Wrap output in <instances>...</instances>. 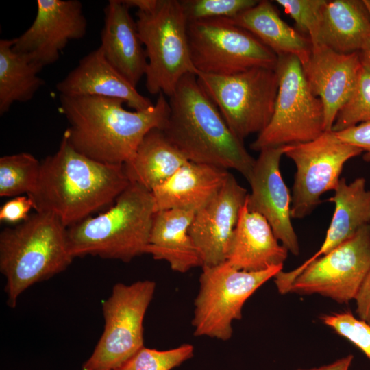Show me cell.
Here are the masks:
<instances>
[{
    "label": "cell",
    "instance_id": "6da1fadb",
    "mask_svg": "<svg viewBox=\"0 0 370 370\" xmlns=\"http://www.w3.org/2000/svg\"><path fill=\"white\" fill-rule=\"evenodd\" d=\"M60 112L69 127L63 136L77 151L95 160L123 165L130 161L145 135L162 129L169 104L162 93L144 111H129L123 101L99 96L60 95Z\"/></svg>",
    "mask_w": 370,
    "mask_h": 370
},
{
    "label": "cell",
    "instance_id": "7a4b0ae2",
    "mask_svg": "<svg viewBox=\"0 0 370 370\" xmlns=\"http://www.w3.org/2000/svg\"><path fill=\"white\" fill-rule=\"evenodd\" d=\"M130 184L124 165L90 158L62 136L58 151L41 162L27 195L36 212L53 214L68 228L114 203Z\"/></svg>",
    "mask_w": 370,
    "mask_h": 370
},
{
    "label": "cell",
    "instance_id": "3957f363",
    "mask_svg": "<svg viewBox=\"0 0 370 370\" xmlns=\"http://www.w3.org/2000/svg\"><path fill=\"white\" fill-rule=\"evenodd\" d=\"M169 104L162 130L188 161L234 169L248 179L256 160L230 130L196 75L181 79Z\"/></svg>",
    "mask_w": 370,
    "mask_h": 370
},
{
    "label": "cell",
    "instance_id": "277c9868",
    "mask_svg": "<svg viewBox=\"0 0 370 370\" xmlns=\"http://www.w3.org/2000/svg\"><path fill=\"white\" fill-rule=\"evenodd\" d=\"M73 257L67 227L53 214L37 212L0 234V271L5 278L7 304L15 308L33 284L64 271Z\"/></svg>",
    "mask_w": 370,
    "mask_h": 370
},
{
    "label": "cell",
    "instance_id": "5b68a950",
    "mask_svg": "<svg viewBox=\"0 0 370 370\" xmlns=\"http://www.w3.org/2000/svg\"><path fill=\"white\" fill-rule=\"evenodd\" d=\"M155 212L152 193L130 182L106 212L67 228L71 254L129 262L145 254Z\"/></svg>",
    "mask_w": 370,
    "mask_h": 370
},
{
    "label": "cell",
    "instance_id": "8992f818",
    "mask_svg": "<svg viewBox=\"0 0 370 370\" xmlns=\"http://www.w3.org/2000/svg\"><path fill=\"white\" fill-rule=\"evenodd\" d=\"M136 15L147 59L146 88L151 94L169 97L184 76L197 73L190 56L188 22L180 1L158 0L153 9L138 10Z\"/></svg>",
    "mask_w": 370,
    "mask_h": 370
},
{
    "label": "cell",
    "instance_id": "52a82bcc",
    "mask_svg": "<svg viewBox=\"0 0 370 370\" xmlns=\"http://www.w3.org/2000/svg\"><path fill=\"white\" fill-rule=\"evenodd\" d=\"M275 71L279 86L271 119L250 145L257 151L306 143L325 131L323 104L310 90L299 58L278 56Z\"/></svg>",
    "mask_w": 370,
    "mask_h": 370
},
{
    "label": "cell",
    "instance_id": "ba28073f",
    "mask_svg": "<svg viewBox=\"0 0 370 370\" xmlns=\"http://www.w3.org/2000/svg\"><path fill=\"white\" fill-rule=\"evenodd\" d=\"M201 269L192 319L194 335L227 341L233 333L232 322L241 319L246 301L282 271L283 265L260 271H246L225 261Z\"/></svg>",
    "mask_w": 370,
    "mask_h": 370
},
{
    "label": "cell",
    "instance_id": "9c48e42d",
    "mask_svg": "<svg viewBox=\"0 0 370 370\" xmlns=\"http://www.w3.org/2000/svg\"><path fill=\"white\" fill-rule=\"evenodd\" d=\"M196 76L240 139L260 133L270 122L279 86L275 69L254 67L230 75L198 73Z\"/></svg>",
    "mask_w": 370,
    "mask_h": 370
},
{
    "label": "cell",
    "instance_id": "30bf717a",
    "mask_svg": "<svg viewBox=\"0 0 370 370\" xmlns=\"http://www.w3.org/2000/svg\"><path fill=\"white\" fill-rule=\"evenodd\" d=\"M187 34L196 74L230 75L254 67L275 69L278 56L229 18L188 22Z\"/></svg>",
    "mask_w": 370,
    "mask_h": 370
},
{
    "label": "cell",
    "instance_id": "8fae6325",
    "mask_svg": "<svg viewBox=\"0 0 370 370\" xmlns=\"http://www.w3.org/2000/svg\"><path fill=\"white\" fill-rule=\"evenodd\" d=\"M156 284H116L102 306L103 332L82 370H114L144 346L143 321Z\"/></svg>",
    "mask_w": 370,
    "mask_h": 370
},
{
    "label": "cell",
    "instance_id": "7c38bea8",
    "mask_svg": "<svg viewBox=\"0 0 370 370\" xmlns=\"http://www.w3.org/2000/svg\"><path fill=\"white\" fill-rule=\"evenodd\" d=\"M362 153L360 148L342 141L332 130L315 139L290 145L284 155L296 166L291 214L302 219L321 202V196L334 190L344 164Z\"/></svg>",
    "mask_w": 370,
    "mask_h": 370
},
{
    "label": "cell",
    "instance_id": "4fadbf2b",
    "mask_svg": "<svg viewBox=\"0 0 370 370\" xmlns=\"http://www.w3.org/2000/svg\"><path fill=\"white\" fill-rule=\"evenodd\" d=\"M370 268V224L314 260L295 279L288 293L319 294L338 303L354 299Z\"/></svg>",
    "mask_w": 370,
    "mask_h": 370
},
{
    "label": "cell",
    "instance_id": "5bb4252c",
    "mask_svg": "<svg viewBox=\"0 0 370 370\" xmlns=\"http://www.w3.org/2000/svg\"><path fill=\"white\" fill-rule=\"evenodd\" d=\"M31 26L14 38V51L42 67L55 63L71 40L83 38L87 22L77 0H38Z\"/></svg>",
    "mask_w": 370,
    "mask_h": 370
},
{
    "label": "cell",
    "instance_id": "9a60e30c",
    "mask_svg": "<svg viewBox=\"0 0 370 370\" xmlns=\"http://www.w3.org/2000/svg\"><path fill=\"white\" fill-rule=\"evenodd\" d=\"M288 145L260 151L247 180L251 187L247 209L263 216L282 245L293 255L299 254L297 236L291 223V195L280 171V160Z\"/></svg>",
    "mask_w": 370,
    "mask_h": 370
},
{
    "label": "cell",
    "instance_id": "2e32d148",
    "mask_svg": "<svg viewBox=\"0 0 370 370\" xmlns=\"http://www.w3.org/2000/svg\"><path fill=\"white\" fill-rule=\"evenodd\" d=\"M247 195V190L230 173L217 195L195 214L189 234L200 256L201 267L227 260Z\"/></svg>",
    "mask_w": 370,
    "mask_h": 370
},
{
    "label": "cell",
    "instance_id": "e0dca14e",
    "mask_svg": "<svg viewBox=\"0 0 370 370\" xmlns=\"http://www.w3.org/2000/svg\"><path fill=\"white\" fill-rule=\"evenodd\" d=\"M301 65L310 90L323 104L325 130H332L338 111L356 86L362 67L359 53H341L324 46H312L308 59Z\"/></svg>",
    "mask_w": 370,
    "mask_h": 370
},
{
    "label": "cell",
    "instance_id": "ac0fdd59",
    "mask_svg": "<svg viewBox=\"0 0 370 370\" xmlns=\"http://www.w3.org/2000/svg\"><path fill=\"white\" fill-rule=\"evenodd\" d=\"M329 199L334 204V212L321 247L310 258L296 269L275 276V283L281 294L288 293L295 279L311 262L328 253L350 237L363 226L370 224V190L366 188L364 177L347 183L341 178Z\"/></svg>",
    "mask_w": 370,
    "mask_h": 370
},
{
    "label": "cell",
    "instance_id": "d6986e66",
    "mask_svg": "<svg viewBox=\"0 0 370 370\" xmlns=\"http://www.w3.org/2000/svg\"><path fill=\"white\" fill-rule=\"evenodd\" d=\"M56 88L64 96L119 99L136 111L146 110L154 104L108 62L99 47L83 57Z\"/></svg>",
    "mask_w": 370,
    "mask_h": 370
},
{
    "label": "cell",
    "instance_id": "ffe728a7",
    "mask_svg": "<svg viewBox=\"0 0 370 370\" xmlns=\"http://www.w3.org/2000/svg\"><path fill=\"white\" fill-rule=\"evenodd\" d=\"M121 0H110L104 9L101 45L106 59L131 84L145 75L147 59L136 21Z\"/></svg>",
    "mask_w": 370,
    "mask_h": 370
},
{
    "label": "cell",
    "instance_id": "44dd1931",
    "mask_svg": "<svg viewBox=\"0 0 370 370\" xmlns=\"http://www.w3.org/2000/svg\"><path fill=\"white\" fill-rule=\"evenodd\" d=\"M229 174L223 168L188 161L151 191L156 212L180 209L197 212L217 195Z\"/></svg>",
    "mask_w": 370,
    "mask_h": 370
},
{
    "label": "cell",
    "instance_id": "7402d4cb",
    "mask_svg": "<svg viewBox=\"0 0 370 370\" xmlns=\"http://www.w3.org/2000/svg\"><path fill=\"white\" fill-rule=\"evenodd\" d=\"M288 250L273 234L271 225L261 214L242 208L236 226L227 262L246 271H260L283 265Z\"/></svg>",
    "mask_w": 370,
    "mask_h": 370
},
{
    "label": "cell",
    "instance_id": "603a6c76",
    "mask_svg": "<svg viewBox=\"0 0 370 370\" xmlns=\"http://www.w3.org/2000/svg\"><path fill=\"white\" fill-rule=\"evenodd\" d=\"M195 214L180 209L156 212L145 254L165 260L173 271L182 273L201 267L200 256L189 234Z\"/></svg>",
    "mask_w": 370,
    "mask_h": 370
},
{
    "label": "cell",
    "instance_id": "cb8c5ba5",
    "mask_svg": "<svg viewBox=\"0 0 370 370\" xmlns=\"http://www.w3.org/2000/svg\"><path fill=\"white\" fill-rule=\"evenodd\" d=\"M370 36V14L364 1H325L312 46L341 53L359 52Z\"/></svg>",
    "mask_w": 370,
    "mask_h": 370
},
{
    "label": "cell",
    "instance_id": "d4e9b609",
    "mask_svg": "<svg viewBox=\"0 0 370 370\" xmlns=\"http://www.w3.org/2000/svg\"><path fill=\"white\" fill-rule=\"evenodd\" d=\"M229 19L253 34L278 56L293 55L303 64L311 53L310 38L284 21L269 1H258L254 6Z\"/></svg>",
    "mask_w": 370,
    "mask_h": 370
},
{
    "label": "cell",
    "instance_id": "484cf974",
    "mask_svg": "<svg viewBox=\"0 0 370 370\" xmlns=\"http://www.w3.org/2000/svg\"><path fill=\"white\" fill-rule=\"evenodd\" d=\"M188 162L161 129L153 128L145 135L133 158L123 165L130 182L151 192Z\"/></svg>",
    "mask_w": 370,
    "mask_h": 370
},
{
    "label": "cell",
    "instance_id": "4316f807",
    "mask_svg": "<svg viewBox=\"0 0 370 370\" xmlns=\"http://www.w3.org/2000/svg\"><path fill=\"white\" fill-rule=\"evenodd\" d=\"M14 39L0 40V114L9 111L14 102L32 99L44 85L38 73L43 68L25 54L13 50Z\"/></svg>",
    "mask_w": 370,
    "mask_h": 370
},
{
    "label": "cell",
    "instance_id": "83f0119b",
    "mask_svg": "<svg viewBox=\"0 0 370 370\" xmlns=\"http://www.w3.org/2000/svg\"><path fill=\"white\" fill-rule=\"evenodd\" d=\"M41 162L26 152L0 158V196L31 193L38 181Z\"/></svg>",
    "mask_w": 370,
    "mask_h": 370
},
{
    "label": "cell",
    "instance_id": "f1b7e54d",
    "mask_svg": "<svg viewBox=\"0 0 370 370\" xmlns=\"http://www.w3.org/2000/svg\"><path fill=\"white\" fill-rule=\"evenodd\" d=\"M193 355L194 347L188 343L167 350L143 346L114 370H171Z\"/></svg>",
    "mask_w": 370,
    "mask_h": 370
},
{
    "label": "cell",
    "instance_id": "f546056e",
    "mask_svg": "<svg viewBox=\"0 0 370 370\" xmlns=\"http://www.w3.org/2000/svg\"><path fill=\"white\" fill-rule=\"evenodd\" d=\"M370 121V69L362 64L354 90L338 111L332 130L343 131Z\"/></svg>",
    "mask_w": 370,
    "mask_h": 370
},
{
    "label": "cell",
    "instance_id": "4dcf8cb0",
    "mask_svg": "<svg viewBox=\"0 0 370 370\" xmlns=\"http://www.w3.org/2000/svg\"><path fill=\"white\" fill-rule=\"evenodd\" d=\"M256 0H182L187 22L210 18H232L258 3Z\"/></svg>",
    "mask_w": 370,
    "mask_h": 370
},
{
    "label": "cell",
    "instance_id": "1f68e13d",
    "mask_svg": "<svg viewBox=\"0 0 370 370\" xmlns=\"http://www.w3.org/2000/svg\"><path fill=\"white\" fill-rule=\"evenodd\" d=\"M321 319L323 324L350 341L370 359V324L348 311L324 314Z\"/></svg>",
    "mask_w": 370,
    "mask_h": 370
},
{
    "label": "cell",
    "instance_id": "d6a6232c",
    "mask_svg": "<svg viewBox=\"0 0 370 370\" xmlns=\"http://www.w3.org/2000/svg\"><path fill=\"white\" fill-rule=\"evenodd\" d=\"M326 0H277L275 2L295 21L299 31L307 34L310 41L317 34L322 8Z\"/></svg>",
    "mask_w": 370,
    "mask_h": 370
},
{
    "label": "cell",
    "instance_id": "836d02e7",
    "mask_svg": "<svg viewBox=\"0 0 370 370\" xmlns=\"http://www.w3.org/2000/svg\"><path fill=\"white\" fill-rule=\"evenodd\" d=\"M32 209H34V204L28 195L15 197L1 206L0 220L10 223L23 222L28 218Z\"/></svg>",
    "mask_w": 370,
    "mask_h": 370
},
{
    "label": "cell",
    "instance_id": "e575fe53",
    "mask_svg": "<svg viewBox=\"0 0 370 370\" xmlns=\"http://www.w3.org/2000/svg\"><path fill=\"white\" fill-rule=\"evenodd\" d=\"M336 133L342 141L362 149L365 153L364 160L370 162V121L358 124Z\"/></svg>",
    "mask_w": 370,
    "mask_h": 370
},
{
    "label": "cell",
    "instance_id": "d590c367",
    "mask_svg": "<svg viewBox=\"0 0 370 370\" xmlns=\"http://www.w3.org/2000/svg\"><path fill=\"white\" fill-rule=\"evenodd\" d=\"M354 300L358 318L370 324V268Z\"/></svg>",
    "mask_w": 370,
    "mask_h": 370
},
{
    "label": "cell",
    "instance_id": "8d00e7d4",
    "mask_svg": "<svg viewBox=\"0 0 370 370\" xmlns=\"http://www.w3.org/2000/svg\"><path fill=\"white\" fill-rule=\"evenodd\" d=\"M354 356L353 355H348L345 357H343L329 365H323L319 367H314L309 369H301L297 370H349L351 364L352 362Z\"/></svg>",
    "mask_w": 370,
    "mask_h": 370
},
{
    "label": "cell",
    "instance_id": "74e56055",
    "mask_svg": "<svg viewBox=\"0 0 370 370\" xmlns=\"http://www.w3.org/2000/svg\"><path fill=\"white\" fill-rule=\"evenodd\" d=\"M158 0H124V3L130 8H136L140 11H149L153 9Z\"/></svg>",
    "mask_w": 370,
    "mask_h": 370
},
{
    "label": "cell",
    "instance_id": "f35d334b",
    "mask_svg": "<svg viewBox=\"0 0 370 370\" xmlns=\"http://www.w3.org/2000/svg\"><path fill=\"white\" fill-rule=\"evenodd\" d=\"M358 53L362 64L370 69V36Z\"/></svg>",
    "mask_w": 370,
    "mask_h": 370
}]
</instances>
